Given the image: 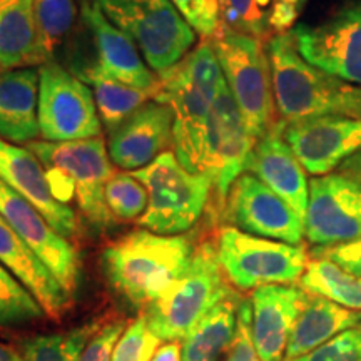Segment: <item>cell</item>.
Segmentation results:
<instances>
[{
  "instance_id": "4316f807",
  "label": "cell",
  "mask_w": 361,
  "mask_h": 361,
  "mask_svg": "<svg viewBox=\"0 0 361 361\" xmlns=\"http://www.w3.org/2000/svg\"><path fill=\"white\" fill-rule=\"evenodd\" d=\"M243 296L233 290L202 316L180 343L183 361H219L231 345Z\"/></svg>"
},
{
  "instance_id": "7a4b0ae2",
  "label": "cell",
  "mask_w": 361,
  "mask_h": 361,
  "mask_svg": "<svg viewBox=\"0 0 361 361\" xmlns=\"http://www.w3.org/2000/svg\"><path fill=\"white\" fill-rule=\"evenodd\" d=\"M224 85L223 69L209 39L159 74L154 99L173 107L174 154L191 173L201 174L207 116Z\"/></svg>"
},
{
  "instance_id": "b9f144b4",
  "label": "cell",
  "mask_w": 361,
  "mask_h": 361,
  "mask_svg": "<svg viewBox=\"0 0 361 361\" xmlns=\"http://www.w3.org/2000/svg\"><path fill=\"white\" fill-rule=\"evenodd\" d=\"M0 361H24V356L13 346L0 341Z\"/></svg>"
},
{
  "instance_id": "4dcf8cb0",
  "label": "cell",
  "mask_w": 361,
  "mask_h": 361,
  "mask_svg": "<svg viewBox=\"0 0 361 361\" xmlns=\"http://www.w3.org/2000/svg\"><path fill=\"white\" fill-rule=\"evenodd\" d=\"M44 316L39 301L11 271L0 264V328L24 326Z\"/></svg>"
},
{
  "instance_id": "ac0fdd59",
  "label": "cell",
  "mask_w": 361,
  "mask_h": 361,
  "mask_svg": "<svg viewBox=\"0 0 361 361\" xmlns=\"http://www.w3.org/2000/svg\"><path fill=\"white\" fill-rule=\"evenodd\" d=\"M0 180L32 202L59 234L69 241L78 236L74 209L54 197L42 162L30 149L0 137Z\"/></svg>"
},
{
  "instance_id": "7bdbcfd3",
  "label": "cell",
  "mask_w": 361,
  "mask_h": 361,
  "mask_svg": "<svg viewBox=\"0 0 361 361\" xmlns=\"http://www.w3.org/2000/svg\"><path fill=\"white\" fill-rule=\"evenodd\" d=\"M298 2H300V6H301V7H303V6H305V4H306V2H308V0H298Z\"/></svg>"
},
{
  "instance_id": "7c38bea8",
  "label": "cell",
  "mask_w": 361,
  "mask_h": 361,
  "mask_svg": "<svg viewBox=\"0 0 361 361\" xmlns=\"http://www.w3.org/2000/svg\"><path fill=\"white\" fill-rule=\"evenodd\" d=\"M290 32L310 64L361 85V0L345 4L318 24H300Z\"/></svg>"
},
{
  "instance_id": "d6986e66",
  "label": "cell",
  "mask_w": 361,
  "mask_h": 361,
  "mask_svg": "<svg viewBox=\"0 0 361 361\" xmlns=\"http://www.w3.org/2000/svg\"><path fill=\"white\" fill-rule=\"evenodd\" d=\"M306 295L295 284H266L251 291V331L261 361H284Z\"/></svg>"
},
{
  "instance_id": "9a60e30c",
  "label": "cell",
  "mask_w": 361,
  "mask_h": 361,
  "mask_svg": "<svg viewBox=\"0 0 361 361\" xmlns=\"http://www.w3.org/2000/svg\"><path fill=\"white\" fill-rule=\"evenodd\" d=\"M0 216L52 271L62 288L74 296L82 276L78 250L49 224L32 202L13 191L4 180H0Z\"/></svg>"
},
{
  "instance_id": "f35d334b",
  "label": "cell",
  "mask_w": 361,
  "mask_h": 361,
  "mask_svg": "<svg viewBox=\"0 0 361 361\" xmlns=\"http://www.w3.org/2000/svg\"><path fill=\"white\" fill-rule=\"evenodd\" d=\"M311 256H322L340 264L343 269L361 278V238L335 246H314Z\"/></svg>"
},
{
  "instance_id": "9c48e42d",
  "label": "cell",
  "mask_w": 361,
  "mask_h": 361,
  "mask_svg": "<svg viewBox=\"0 0 361 361\" xmlns=\"http://www.w3.org/2000/svg\"><path fill=\"white\" fill-rule=\"evenodd\" d=\"M29 149L42 162L44 169H56L72 180L79 209L90 223L99 229L109 228L114 216L106 204L104 189L114 176V169L101 135L64 142L32 141Z\"/></svg>"
},
{
  "instance_id": "30bf717a",
  "label": "cell",
  "mask_w": 361,
  "mask_h": 361,
  "mask_svg": "<svg viewBox=\"0 0 361 361\" xmlns=\"http://www.w3.org/2000/svg\"><path fill=\"white\" fill-rule=\"evenodd\" d=\"M39 130L44 141L64 142L101 135L94 92L54 61L39 69Z\"/></svg>"
},
{
  "instance_id": "2e32d148",
  "label": "cell",
  "mask_w": 361,
  "mask_h": 361,
  "mask_svg": "<svg viewBox=\"0 0 361 361\" xmlns=\"http://www.w3.org/2000/svg\"><path fill=\"white\" fill-rule=\"evenodd\" d=\"M283 135L310 174L324 176L361 149V117H306L284 123Z\"/></svg>"
},
{
  "instance_id": "1f68e13d",
  "label": "cell",
  "mask_w": 361,
  "mask_h": 361,
  "mask_svg": "<svg viewBox=\"0 0 361 361\" xmlns=\"http://www.w3.org/2000/svg\"><path fill=\"white\" fill-rule=\"evenodd\" d=\"M34 12L45 54L52 61L74 27L78 8L74 0H34Z\"/></svg>"
},
{
  "instance_id": "ab89813d",
  "label": "cell",
  "mask_w": 361,
  "mask_h": 361,
  "mask_svg": "<svg viewBox=\"0 0 361 361\" xmlns=\"http://www.w3.org/2000/svg\"><path fill=\"white\" fill-rule=\"evenodd\" d=\"M336 173H340L346 178L356 180L361 184V149L358 152H355L353 156H350L348 159H345L338 166Z\"/></svg>"
},
{
  "instance_id": "8fae6325",
  "label": "cell",
  "mask_w": 361,
  "mask_h": 361,
  "mask_svg": "<svg viewBox=\"0 0 361 361\" xmlns=\"http://www.w3.org/2000/svg\"><path fill=\"white\" fill-rule=\"evenodd\" d=\"M255 142L226 84L207 116L201 169L213 183L219 214L233 183L245 173Z\"/></svg>"
},
{
  "instance_id": "8992f818",
  "label": "cell",
  "mask_w": 361,
  "mask_h": 361,
  "mask_svg": "<svg viewBox=\"0 0 361 361\" xmlns=\"http://www.w3.org/2000/svg\"><path fill=\"white\" fill-rule=\"evenodd\" d=\"M147 189V209L137 224L157 234L189 231L209 204L213 183L204 174L191 173L174 151H164L154 162L133 173Z\"/></svg>"
},
{
  "instance_id": "5b68a950",
  "label": "cell",
  "mask_w": 361,
  "mask_h": 361,
  "mask_svg": "<svg viewBox=\"0 0 361 361\" xmlns=\"http://www.w3.org/2000/svg\"><path fill=\"white\" fill-rule=\"evenodd\" d=\"M213 44L226 84L255 141L276 124L269 57L263 40L218 27Z\"/></svg>"
},
{
  "instance_id": "52a82bcc",
  "label": "cell",
  "mask_w": 361,
  "mask_h": 361,
  "mask_svg": "<svg viewBox=\"0 0 361 361\" xmlns=\"http://www.w3.org/2000/svg\"><path fill=\"white\" fill-rule=\"evenodd\" d=\"M104 16L142 52L157 74L169 71L188 56L196 30L173 0H94Z\"/></svg>"
},
{
  "instance_id": "8d00e7d4",
  "label": "cell",
  "mask_w": 361,
  "mask_h": 361,
  "mask_svg": "<svg viewBox=\"0 0 361 361\" xmlns=\"http://www.w3.org/2000/svg\"><path fill=\"white\" fill-rule=\"evenodd\" d=\"M126 328L128 326L124 319H111L109 323H102L101 328L90 336L79 361H112L117 341L123 336Z\"/></svg>"
},
{
  "instance_id": "d590c367",
  "label": "cell",
  "mask_w": 361,
  "mask_h": 361,
  "mask_svg": "<svg viewBox=\"0 0 361 361\" xmlns=\"http://www.w3.org/2000/svg\"><path fill=\"white\" fill-rule=\"evenodd\" d=\"M251 301L243 298L238 310V326L231 345L219 361H261L251 331Z\"/></svg>"
},
{
  "instance_id": "277c9868",
  "label": "cell",
  "mask_w": 361,
  "mask_h": 361,
  "mask_svg": "<svg viewBox=\"0 0 361 361\" xmlns=\"http://www.w3.org/2000/svg\"><path fill=\"white\" fill-rule=\"evenodd\" d=\"M231 290L216 255V243L202 241L188 269L164 295L144 308L142 314L162 341H180Z\"/></svg>"
},
{
  "instance_id": "603a6c76",
  "label": "cell",
  "mask_w": 361,
  "mask_h": 361,
  "mask_svg": "<svg viewBox=\"0 0 361 361\" xmlns=\"http://www.w3.org/2000/svg\"><path fill=\"white\" fill-rule=\"evenodd\" d=\"M39 71L0 67V137L13 144L32 142L39 130Z\"/></svg>"
},
{
  "instance_id": "44dd1931",
  "label": "cell",
  "mask_w": 361,
  "mask_h": 361,
  "mask_svg": "<svg viewBox=\"0 0 361 361\" xmlns=\"http://www.w3.org/2000/svg\"><path fill=\"white\" fill-rule=\"evenodd\" d=\"M80 16L96 44L97 62L94 69L106 78L157 94L159 78L146 66L133 40L104 16L97 4L84 2Z\"/></svg>"
},
{
  "instance_id": "484cf974",
  "label": "cell",
  "mask_w": 361,
  "mask_h": 361,
  "mask_svg": "<svg viewBox=\"0 0 361 361\" xmlns=\"http://www.w3.org/2000/svg\"><path fill=\"white\" fill-rule=\"evenodd\" d=\"M358 323H361V311L345 308L326 298L308 293L288 341L284 361L310 353Z\"/></svg>"
},
{
  "instance_id": "ba28073f",
  "label": "cell",
  "mask_w": 361,
  "mask_h": 361,
  "mask_svg": "<svg viewBox=\"0 0 361 361\" xmlns=\"http://www.w3.org/2000/svg\"><path fill=\"white\" fill-rule=\"evenodd\" d=\"M214 243L224 278L243 293L266 284H295L310 261L305 245L255 236L234 226H223Z\"/></svg>"
},
{
  "instance_id": "5bb4252c",
  "label": "cell",
  "mask_w": 361,
  "mask_h": 361,
  "mask_svg": "<svg viewBox=\"0 0 361 361\" xmlns=\"http://www.w3.org/2000/svg\"><path fill=\"white\" fill-rule=\"evenodd\" d=\"M305 238L313 246H335L361 238V184L336 171L314 176L310 180Z\"/></svg>"
},
{
  "instance_id": "6da1fadb",
  "label": "cell",
  "mask_w": 361,
  "mask_h": 361,
  "mask_svg": "<svg viewBox=\"0 0 361 361\" xmlns=\"http://www.w3.org/2000/svg\"><path fill=\"white\" fill-rule=\"evenodd\" d=\"M196 243L191 234H157L137 229L102 252V268L111 286L129 303H154L191 263Z\"/></svg>"
},
{
  "instance_id": "cb8c5ba5",
  "label": "cell",
  "mask_w": 361,
  "mask_h": 361,
  "mask_svg": "<svg viewBox=\"0 0 361 361\" xmlns=\"http://www.w3.org/2000/svg\"><path fill=\"white\" fill-rule=\"evenodd\" d=\"M218 27L259 40L288 32L300 13L298 0H211Z\"/></svg>"
},
{
  "instance_id": "f1b7e54d",
  "label": "cell",
  "mask_w": 361,
  "mask_h": 361,
  "mask_svg": "<svg viewBox=\"0 0 361 361\" xmlns=\"http://www.w3.org/2000/svg\"><path fill=\"white\" fill-rule=\"evenodd\" d=\"M298 286L306 293L318 295L345 306L361 311V278L348 273L340 264L322 256H311Z\"/></svg>"
},
{
  "instance_id": "ffe728a7",
  "label": "cell",
  "mask_w": 361,
  "mask_h": 361,
  "mask_svg": "<svg viewBox=\"0 0 361 361\" xmlns=\"http://www.w3.org/2000/svg\"><path fill=\"white\" fill-rule=\"evenodd\" d=\"M283 128L284 121L278 119L276 124L255 142L245 173L263 180L305 221L310 200V180L303 164L284 141Z\"/></svg>"
},
{
  "instance_id": "e0dca14e",
  "label": "cell",
  "mask_w": 361,
  "mask_h": 361,
  "mask_svg": "<svg viewBox=\"0 0 361 361\" xmlns=\"http://www.w3.org/2000/svg\"><path fill=\"white\" fill-rule=\"evenodd\" d=\"M174 111L168 104L149 101L109 135V157L117 168L139 171L173 146Z\"/></svg>"
},
{
  "instance_id": "60d3db41",
  "label": "cell",
  "mask_w": 361,
  "mask_h": 361,
  "mask_svg": "<svg viewBox=\"0 0 361 361\" xmlns=\"http://www.w3.org/2000/svg\"><path fill=\"white\" fill-rule=\"evenodd\" d=\"M152 361H183L179 341H166L157 348Z\"/></svg>"
},
{
  "instance_id": "d6a6232c",
  "label": "cell",
  "mask_w": 361,
  "mask_h": 361,
  "mask_svg": "<svg viewBox=\"0 0 361 361\" xmlns=\"http://www.w3.org/2000/svg\"><path fill=\"white\" fill-rule=\"evenodd\" d=\"M104 196L114 219L139 221L147 209V189L134 174L114 173L107 180Z\"/></svg>"
},
{
  "instance_id": "f546056e",
  "label": "cell",
  "mask_w": 361,
  "mask_h": 361,
  "mask_svg": "<svg viewBox=\"0 0 361 361\" xmlns=\"http://www.w3.org/2000/svg\"><path fill=\"white\" fill-rule=\"evenodd\" d=\"M104 319H94L64 333L35 335L20 341L24 361H79L90 336L101 328Z\"/></svg>"
},
{
  "instance_id": "d4e9b609",
  "label": "cell",
  "mask_w": 361,
  "mask_h": 361,
  "mask_svg": "<svg viewBox=\"0 0 361 361\" xmlns=\"http://www.w3.org/2000/svg\"><path fill=\"white\" fill-rule=\"evenodd\" d=\"M45 62L34 0H0V67L20 69Z\"/></svg>"
},
{
  "instance_id": "e575fe53",
  "label": "cell",
  "mask_w": 361,
  "mask_h": 361,
  "mask_svg": "<svg viewBox=\"0 0 361 361\" xmlns=\"http://www.w3.org/2000/svg\"><path fill=\"white\" fill-rule=\"evenodd\" d=\"M291 361H361V323Z\"/></svg>"
},
{
  "instance_id": "74e56055",
  "label": "cell",
  "mask_w": 361,
  "mask_h": 361,
  "mask_svg": "<svg viewBox=\"0 0 361 361\" xmlns=\"http://www.w3.org/2000/svg\"><path fill=\"white\" fill-rule=\"evenodd\" d=\"M178 11L183 13L194 30L204 39H211L218 29L211 0H173Z\"/></svg>"
},
{
  "instance_id": "83f0119b",
  "label": "cell",
  "mask_w": 361,
  "mask_h": 361,
  "mask_svg": "<svg viewBox=\"0 0 361 361\" xmlns=\"http://www.w3.org/2000/svg\"><path fill=\"white\" fill-rule=\"evenodd\" d=\"M80 79L92 85L99 117L109 133L119 128L139 107L156 97V92L133 87V85L119 82L116 79L106 78L94 67H89L87 71L82 72Z\"/></svg>"
},
{
  "instance_id": "836d02e7",
  "label": "cell",
  "mask_w": 361,
  "mask_h": 361,
  "mask_svg": "<svg viewBox=\"0 0 361 361\" xmlns=\"http://www.w3.org/2000/svg\"><path fill=\"white\" fill-rule=\"evenodd\" d=\"M162 340L149 328L146 316L135 318L117 341L112 361H152Z\"/></svg>"
},
{
  "instance_id": "4fadbf2b",
  "label": "cell",
  "mask_w": 361,
  "mask_h": 361,
  "mask_svg": "<svg viewBox=\"0 0 361 361\" xmlns=\"http://www.w3.org/2000/svg\"><path fill=\"white\" fill-rule=\"evenodd\" d=\"M221 216L228 224L255 236L303 245L305 221L283 197L250 173L234 180Z\"/></svg>"
},
{
  "instance_id": "3957f363",
  "label": "cell",
  "mask_w": 361,
  "mask_h": 361,
  "mask_svg": "<svg viewBox=\"0 0 361 361\" xmlns=\"http://www.w3.org/2000/svg\"><path fill=\"white\" fill-rule=\"evenodd\" d=\"M276 112L284 123L319 116L361 117V85L310 64L290 30L266 44Z\"/></svg>"
},
{
  "instance_id": "7402d4cb",
  "label": "cell",
  "mask_w": 361,
  "mask_h": 361,
  "mask_svg": "<svg viewBox=\"0 0 361 361\" xmlns=\"http://www.w3.org/2000/svg\"><path fill=\"white\" fill-rule=\"evenodd\" d=\"M0 264L11 271L30 291V295L42 306L45 316L61 319L71 308L72 296L2 216H0Z\"/></svg>"
}]
</instances>
